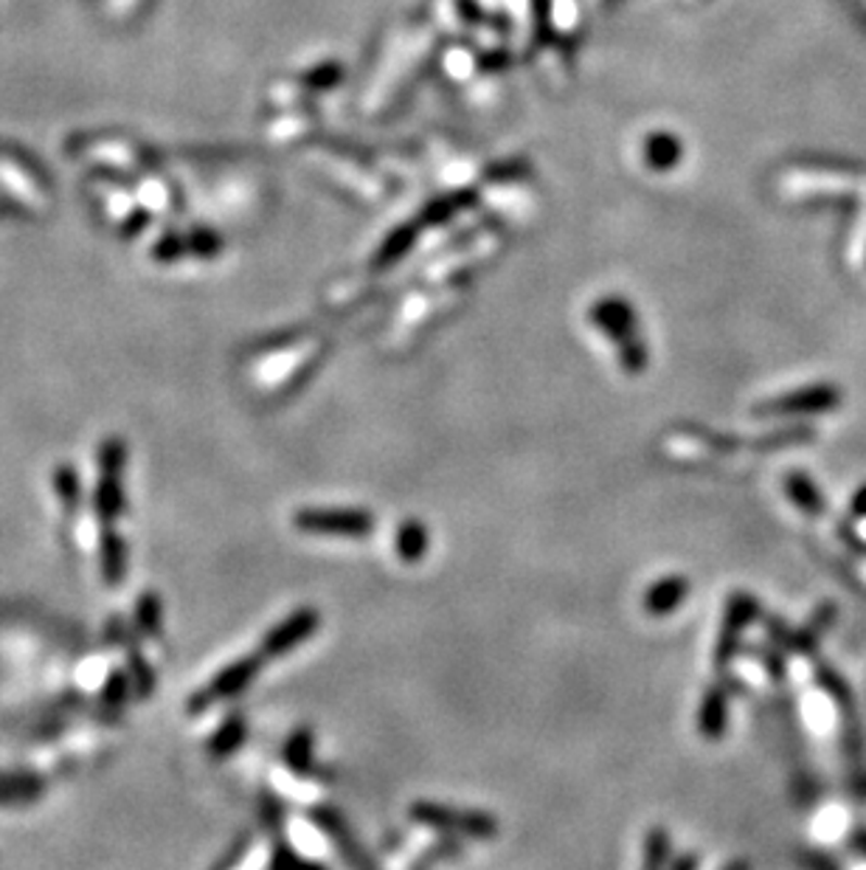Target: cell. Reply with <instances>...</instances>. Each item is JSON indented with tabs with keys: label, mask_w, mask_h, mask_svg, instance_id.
Wrapping results in <instances>:
<instances>
[{
	"label": "cell",
	"mask_w": 866,
	"mask_h": 870,
	"mask_svg": "<svg viewBox=\"0 0 866 870\" xmlns=\"http://www.w3.org/2000/svg\"><path fill=\"white\" fill-rule=\"evenodd\" d=\"M645 159L653 169L667 173V169H673L680 161V141L675 136H670V133H655V136L647 139Z\"/></svg>",
	"instance_id": "cell-14"
},
{
	"label": "cell",
	"mask_w": 866,
	"mask_h": 870,
	"mask_svg": "<svg viewBox=\"0 0 866 870\" xmlns=\"http://www.w3.org/2000/svg\"><path fill=\"white\" fill-rule=\"evenodd\" d=\"M675 870H695V857H680V862L675 865Z\"/></svg>",
	"instance_id": "cell-24"
},
{
	"label": "cell",
	"mask_w": 866,
	"mask_h": 870,
	"mask_svg": "<svg viewBox=\"0 0 866 870\" xmlns=\"http://www.w3.org/2000/svg\"><path fill=\"white\" fill-rule=\"evenodd\" d=\"M245 735H247V721L242 719L240 713H234V716L222 721L220 730L212 735V741H208V755H212V758H226V755H231L234 749H240Z\"/></svg>",
	"instance_id": "cell-13"
},
{
	"label": "cell",
	"mask_w": 866,
	"mask_h": 870,
	"mask_svg": "<svg viewBox=\"0 0 866 870\" xmlns=\"http://www.w3.org/2000/svg\"><path fill=\"white\" fill-rule=\"evenodd\" d=\"M619 361H622V366H625V373H631V375L645 373V366H647L645 341L636 339V341H627V344L619 346Z\"/></svg>",
	"instance_id": "cell-19"
},
{
	"label": "cell",
	"mask_w": 866,
	"mask_h": 870,
	"mask_svg": "<svg viewBox=\"0 0 866 870\" xmlns=\"http://www.w3.org/2000/svg\"><path fill=\"white\" fill-rule=\"evenodd\" d=\"M136 626L144 636H161V626H164V606H161L158 594H141L136 606Z\"/></svg>",
	"instance_id": "cell-16"
},
{
	"label": "cell",
	"mask_w": 866,
	"mask_h": 870,
	"mask_svg": "<svg viewBox=\"0 0 866 870\" xmlns=\"http://www.w3.org/2000/svg\"><path fill=\"white\" fill-rule=\"evenodd\" d=\"M428 546H431V535H428V527L417 518H408L403 525L397 527V539H394V550H397L399 560L403 564H420L425 558Z\"/></svg>",
	"instance_id": "cell-9"
},
{
	"label": "cell",
	"mask_w": 866,
	"mask_h": 870,
	"mask_svg": "<svg viewBox=\"0 0 866 870\" xmlns=\"http://www.w3.org/2000/svg\"><path fill=\"white\" fill-rule=\"evenodd\" d=\"M341 76H344L341 65H321V68H316L313 74H307V85L316 90L318 88H335Z\"/></svg>",
	"instance_id": "cell-21"
},
{
	"label": "cell",
	"mask_w": 866,
	"mask_h": 870,
	"mask_svg": "<svg viewBox=\"0 0 866 870\" xmlns=\"http://www.w3.org/2000/svg\"><path fill=\"white\" fill-rule=\"evenodd\" d=\"M56 488H60V496L65 499V505H71V502L76 505V499H79V479H76V474L68 465H62L56 470Z\"/></svg>",
	"instance_id": "cell-20"
},
{
	"label": "cell",
	"mask_w": 866,
	"mask_h": 870,
	"mask_svg": "<svg viewBox=\"0 0 866 870\" xmlns=\"http://www.w3.org/2000/svg\"><path fill=\"white\" fill-rule=\"evenodd\" d=\"M535 14H537V37H549L551 31L549 0H535Z\"/></svg>",
	"instance_id": "cell-23"
},
{
	"label": "cell",
	"mask_w": 866,
	"mask_h": 870,
	"mask_svg": "<svg viewBox=\"0 0 866 870\" xmlns=\"http://www.w3.org/2000/svg\"><path fill=\"white\" fill-rule=\"evenodd\" d=\"M470 203H473V194L470 192H461V194H447V198H442V201H433L431 206L422 212V223H428V226H442V223H447L454 215H459L461 209H468Z\"/></svg>",
	"instance_id": "cell-17"
},
{
	"label": "cell",
	"mask_w": 866,
	"mask_h": 870,
	"mask_svg": "<svg viewBox=\"0 0 866 870\" xmlns=\"http://www.w3.org/2000/svg\"><path fill=\"white\" fill-rule=\"evenodd\" d=\"M293 527L307 535H330V539H369L378 518L360 507H304L293 516Z\"/></svg>",
	"instance_id": "cell-2"
},
{
	"label": "cell",
	"mask_w": 866,
	"mask_h": 870,
	"mask_svg": "<svg viewBox=\"0 0 866 870\" xmlns=\"http://www.w3.org/2000/svg\"><path fill=\"white\" fill-rule=\"evenodd\" d=\"M102 479L97 488V510L102 521H113L124 510V463H127V449L122 440H107L102 445Z\"/></svg>",
	"instance_id": "cell-5"
},
{
	"label": "cell",
	"mask_w": 866,
	"mask_h": 870,
	"mask_svg": "<svg viewBox=\"0 0 866 870\" xmlns=\"http://www.w3.org/2000/svg\"><path fill=\"white\" fill-rule=\"evenodd\" d=\"M262 659H265L262 654H247V656H242V659H237V663L226 665V668H222L220 673L212 679V682L203 684V688H200V691L189 698V713H192V716H200V713H206L208 707L220 705V702H226V698H231V696H237V693L245 691L247 684L259 677Z\"/></svg>",
	"instance_id": "cell-3"
},
{
	"label": "cell",
	"mask_w": 866,
	"mask_h": 870,
	"mask_svg": "<svg viewBox=\"0 0 866 870\" xmlns=\"http://www.w3.org/2000/svg\"><path fill=\"white\" fill-rule=\"evenodd\" d=\"M313 746H316V741H313V730L302 727V730H296L290 735L288 744H284L282 749L284 764H288L296 774H302V778H307V774L313 772Z\"/></svg>",
	"instance_id": "cell-12"
},
{
	"label": "cell",
	"mask_w": 866,
	"mask_h": 870,
	"mask_svg": "<svg viewBox=\"0 0 866 870\" xmlns=\"http://www.w3.org/2000/svg\"><path fill=\"white\" fill-rule=\"evenodd\" d=\"M413 242H417V226L394 228L392 235H389V240L380 245L378 256H374V268L378 270L392 268L397 260H403V256L413 249Z\"/></svg>",
	"instance_id": "cell-15"
},
{
	"label": "cell",
	"mask_w": 866,
	"mask_h": 870,
	"mask_svg": "<svg viewBox=\"0 0 866 870\" xmlns=\"http://www.w3.org/2000/svg\"><path fill=\"white\" fill-rule=\"evenodd\" d=\"M408 817L420 822L425 829L442 831V834L473 836V840H493L498 836L501 825L487 811H470V808H450L445 803L417 800L408 808Z\"/></svg>",
	"instance_id": "cell-1"
},
{
	"label": "cell",
	"mask_w": 866,
	"mask_h": 870,
	"mask_svg": "<svg viewBox=\"0 0 866 870\" xmlns=\"http://www.w3.org/2000/svg\"><path fill=\"white\" fill-rule=\"evenodd\" d=\"M839 403V392L832 387H807L802 392L785 394L774 403L756 406L760 415H788V412H825Z\"/></svg>",
	"instance_id": "cell-7"
},
{
	"label": "cell",
	"mask_w": 866,
	"mask_h": 870,
	"mask_svg": "<svg viewBox=\"0 0 866 870\" xmlns=\"http://www.w3.org/2000/svg\"><path fill=\"white\" fill-rule=\"evenodd\" d=\"M855 510L864 513V516H866V488L858 493V499H855Z\"/></svg>",
	"instance_id": "cell-25"
},
{
	"label": "cell",
	"mask_w": 866,
	"mask_h": 870,
	"mask_svg": "<svg viewBox=\"0 0 866 870\" xmlns=\"http://www.w3.org/2000/svg\"><path fill=\"white\" fill-rule=\"evenodd\" d=\"M591 321L619 346L639 339V318H636V313H633V307L625 299H599L591 307Z\"/></svg>",
	"instance_id": "cell-6"
},
{
	"label": "cell",
	"mask_w": 866,
	"mask_h": 870,
	"mask_svg": "<svg viewBox=\"0 0 866 870\" xmlns=\"http://www.w3.org/2000/svg\"><path fill=\"white\" fill-rule=\"evenodd\" d=\"M321 629V615L313 606H302L296 611H290L282 622H276L268 634L262 636L259 654L265 659H282V656L293 654L298 645H304L309 636Z\"/></svg>",
	"instance_id": "cell-4"
},
{
	"label": "cell",
	"mask_w": 866,
	"mask_h": 870,
	"mask_svg": "<svg viewBox=\"0 0 866 870\" xmlns=\"http://www.w3.org/2000/svg\"><path fill=\"white\" fill-rule=\"evenodd\" d=\"M102 572L107 587H118L127 575V546H124L122 535L113 530L104 532L102 539Z\"/></svg>",
	"instance_id": "cell-11"
},
{
	"label": "cell",
	"mask_w": 866,
	"mask_h": 870,
	"mask_svg": "<svg viewBox=\"0 0 866 870\" xmlns=\"http://www.w3.org/2000/svg\"><path fill=\"white\" fill-rule=\"evenodd\" d=\"M670 850V836L664 829H653L645 843V870H664V859Z\"/></svg>",
	"instance_id": "cell-18"
},
{
	"label": "cell",
	"mask_w": 866,
	"mask_h": 870,
	"mask_svg": "<svg viewBox=\"0 0 866 870\" xmlns=\"http://www.w3.org/2000/svg\"><path fill=\"white\" fill-rule=\"evenodd\" d=\"M726 713H729V698L723 688H709L701 702V716H698V730L709 741H717L726 730Z\"/></svg>",
	"instance_id": "cell-10"
},
{
	"label": "cell",
	"mask_w": 866,
	"mask_h": 870,
	"mask_svg": "<svg viewBox=\"0 0 866 870\" xmlns=\"http://www.w3.org/2000/svg\"><path fill=\"white\" fill-rule=\"evenodd\" d=\"M689 580L684 575H670V578L655 580L653 587L645 592V611L650 617H667L673 615L680 603L687 601Z\"/></svg>",
	"instance_id": "cell-8"
},
{
	"label": "cell",
	"mask_w": 866,
	"mask_h": 870,
	"mask_svg": "<svg viewBox=\"0 0 866 870\" xmlns=\"http://www.w3.org/2000/svg\"><path fill=\"white\" fill-rule=\"evenodd\" d=\"M788 488H791V496L797 499L799 505L807 507V510H813V507H822V502H818V496L813 493V488L807 482H804V477H793L791 482H788Z\"/></svg>",
	"instance_id": "cell-22"
},
{
	"label": "cell",
	"mask_w": 866,
	"mask_h": 870,
	"mask_svg": "<svg viewBox=\"0 0 866 870\" xmlns=\"http://www.w3.org/2000/svg\"><path fill=\"white\" fill-rule=\"evenodd\" d=\"M729 870H746V865H735V868H729Z\"/></svg>",
	"instance_id": "cell-26"
}]
</instances>
